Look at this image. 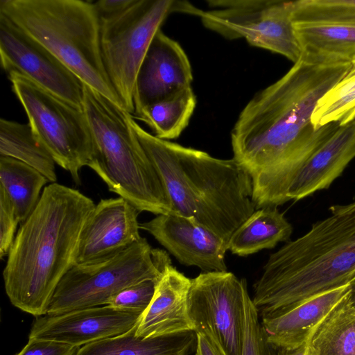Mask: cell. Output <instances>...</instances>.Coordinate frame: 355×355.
Segmentation results:
<instances>
[{
	"mask_svg": "<svg viewBox=\"0 0 355 355\" xmlns=\"http://www.w3.org/2000/svg\"><path fill=\"white\" fill-rule=\"evenodd\" d=\"M350 64L302 54L241 112L231 131L233 158L251 178L256 209L289 201L288 190L304 164L340 127L332 123L315 129L311 116Z\"/></svg>",
	"mask_w": 355,
	"mask_h": 355,
	"instance_id": "6da1fadb",
	"label": "cell"
},
{
	"mask_svg": "<svg viewBox=\"0 0 355 355\" xmlns=\"http://www.w3.org/2000/svg\"><path fill=\"white\" fill-rule=\"evenodd\" d=\"M96 204L78 190L51 183L21 223L3 277L13 306L35 317L46 315L53 293L73 266L83 227Z\"/></svg>",
	"mask_w": 355,
	"mask_h": 355,
	"instance_id": "7a4b0ae2",
	"label": "cell"
},
{
	"mask_svg": "<svg viewBox=\"0 0 355 355\" xmlns=\"http://www.w3.org/2000/svg\"><path fill=\"white\" fill-rule=\"evenodd\" d=\"M128 120L162 179L173 212L196 220L228 242L256 210L248 173L234 158H216L159 139L130 114Z\"/></svg>",
	"mask_w": 355,
	"mask_h": 355,
	"instance_id": "3957f363",
	"label": "cell"
},
{
	"mask_svg": "<svg viewBox=\"0 0 355 355\" xmlns=\"http://www.w3.org/2000/svg\"><path fill=\"white\" fill-rule=\"evenodd\" d=\"M330 211L269 256L253 286L252 300L261 316L355 283V202Z\"/></svg>",
	"mask_w": 355,
	"mask_h": 355,
	"instance_id": "277c9868",
	"label": "cell"
},
{
	"mask_svg": "<svg viewBox=\"0 0 355 355\" xmlns=\"http://www.w3.org/2000/svg\"><path fill=\"white\" fill-rule=\"evenodd\" d=\"M83 92L93 144L87 166L139 212H173L162 179L130 124V113L85 84Z\"/></svg>",
	"mask_w": 355,
	"mask_h": 355,
	"instance_id": "5b68a950",
	"label": "cell"
},
{
	"mask_svg": "<svg viewBox=\"0 0 355 355\" xmlns=\"http://www.w3.org/2000/svg\"><path fill=\"white\" fill-rule=\"evenodd\" d=\"M0 14L51 52L83 84L124 109L103 65L100 21L93 2L0 0Z\"/></svg>",
	"mask_w": 355,
	"mask_h": 355,
	"instance_id": "8992f818",
	"label": "cell"
},
{
	"mask_svg": "<svg viewBox=\"0 0 355 355\" xmlns=\"http://www.w3.org/2000/svg\"><path fill=\"white\" fill-rule=\"evenodd\" d=\"M171 262L165 251L152 248L141 237L105 260L73 265L59 282L46 314L60 315L107 305L124 288L143 280L159 279Z\"/></svg>",
	"mask_w": 355,
	"mask_h": 355,
	"instance_id": "52a82bcc",
	"label": "cell"
},
{
	"mask_svg": "<svg viewBox=\"0 0 355 355\" xmlns=\"http://www.w3.org/2000/svg\"><path fill=\"white\" fill-rule=\"evenodd\" d=\"M195 6L177 0H134L122 12L100 18L101 52L108 78L123 107L133 114L136 76L152 40L175 12L193 15Z\"/></svg>",
	"mask_w": 355,
	"mask_h": 355,
	"instance_id": "ba28073f",
	"label": "cell"
},
{
	"mask_svg": "<svg viewBox=\"0 0 355 355\" xmlns=\"http://www.w3.org/2000/svg\"><path fill=\"white\" fill-rule=\"evenodd\" d=\"M8 78L39 141L55 163L80 184V170L87 166L93 153L92 135L83 110L19 73H10Z\"/></svg>",
	"mask_w": 355,
	"mask_h": 355,
	"instance_id": "9c48e42d",
	"label": "cell"
},
{
	"mask_svg": "<svg viewBox=\"0 0 355 355\" xmlns=\"http://www.w3.org/2000/svg\"><path fill=\"white\" fill-rule=\"evenodd\" d=\"M207 3L208 9L198 8L196 15L207 28L228 40L243 38L293 63L301 58L293 1L208 0Z\"/></svg>",
	"mask_w": 355,
	"mask_h": 355,
	"instance_id": "30bf717a",
	"label": "cell"
},
{
	"mask_svg": "<svg viewBox=\"0 0 355 355\" xmlns=\"http://www.w3.org/2000/svg\"><path fill=\"white\" fill-rule=\"evenodd\" d=\"M244 279L230 272H201L191 279L188 311L196 334L210 338L225 355H242Z\"/></svg>",
	"mask_w": 355,
	"mask_h": 355,
	"instance_id": "8fae6325",
	"label": "cell"
},
{
	"mask_svg": "<svg viewBox=\"0 0 355 355\" xmlns=\"http://www.w3.org/2000/svg\"><path fill=\"white\" fill-rule=\"evenodd\" d=\"M0 59L7 75L19 73L83 110V82L46 49L1 14Z\"/></svg>",
	"mask_w": 355,
	"mask_h": 355,
	"instance_id": "7c38bea8",
	"label": "cell"
},
{
	"mask_svg": "<svg viewBox=\"0 0 355 355\" xmlns=\"http://www.w3.org/2000/svg\"><path fill=\"white\" fill-rule=\"evenodd\" d=\"M181 264L225 272L227 242L196 220L171 212L139 223Z\"/></svg>",
	"mask_w": 355,
	"mask_h": 355,
	"instance_id": "4fadbf2b",
	"label": "cell"
},
{
	"mask_svg": "<svg viewBox=\"0 0 355 355\" xmlns=\"http://www.w3.org/2000/svg\"><path fill=\"white\" fill-rule=\"evenodd\" d=\"M139 213L121 197L101 199L83 227L73 265L105 260L141 239Z\"/></svg>",
	"mask_w": 355,
	"mask_h": 355,
	"instance_id": "5bb4252c",
	"label": "cell"
},
{
	"mask_svg": "<svg viewBox=\"0 0 355 355\" xmlns=\"http://www.w3.org/2000/svg\"><path fill=\"white\" fill-rule=\"evenodd\" d=\"M142 313L104 305L60 315L36 317L28 340H51L72 346L124 334L135 327Z\"/></svg>",
	"mask_w": 355,
	"mask_h": 355,
	"instance_id": "9a60e30c",
	"label": "cell"
},
{
	"mask_svg": "<svg viewBox=\"0 0 355 355\" xmlns=\"http://www.w3.org/2000/svg\"><path fill=\"white\" fill-rule=\"evenodd\" d=\"M192 81L191 66L184 49L159 29L136 76L132 116L147 105L192 87Z\"/></svg>",
	"mask_w": 355,
	"mask_h": 355,
	"instance_id": "2e32d148",
	"label": "cell"
},
{
	"mask_svg": "<svg viewBox=\"0 0 355 355\" xmlns=\"http://www.w3.org/2000/svg\"><path fill=\"white\" fill-rule=\"evenodd\" d=\"M191 279L169 263L157 282L153 297L135 326V336L151 338L194 331L188 311Z\"/></svg>",
	"mask_w": 355,
	"mask_h": 355,
	"instance_id": "e0dca14e",
	"label": "cell"
},
{
	"mask_svg": "<svg viewBox=\"0 0 355 355\" xmlns=\"http://www.w3.org/2000/svg\"><path fill=\"white\" fill-rule=\"evenodd\" d=\"M354 284H347L314 296L287 310L261 315V324L268 340L282 350L299 348L312 329L348 293Z\"/></svg>",
	"mask_w": 355,
	"mask_h": 355,
	"instance_id": "ac0fdd59",
	"label": "cell"
},
{
	"mask_svg": "<svg viewBox=\"0 0 355 355\" xmlns=\"http://www.w3.org/2000/svg\"><path fill=\"white\" fill-rule=\"evenodd\" d=\"M355 157V121L339 128L310 157L293 182L289 200L327 189Z\"/></svg>",
	"mask_w": 355,
	"mask_h": 355,
	"instance_id": "d6986e66",
	"label": "cell"
},
{
	"mask_svg": "<svg viewBox=\"0 0 355 355\" xmlns=\"http://www.w3.org/2000/svg\"><path fill=\"white\" fill-rule=\"evenodd\" d=\"M130 331L97 340L79 348L75 355H190L196 348L194 331L151 338L135 336Z\"/></svg>",
	"mask_w": 355,
	"mask_h": 355,
	"instance_id": "ffe728a7",
	"label": "cell"
},
{
	"mask_svg": "<svg viewBox=\"0 0 355 355\" xmlns=\"http://www.w3.org/2000/svg\"><path fill=\"white\" fill-rule=\"evenodd\" d=\"M354 290L312 329L304 345L306 355H355Z\"/></svg>",
	"mask_w": 355,
	"mask_h": 355,
	"instance_id": "44dd1931",
	"label": "cell"
},
{
	"mask_svg": "<svg viewBox=\"0 0 355 355\" xmlns=\"http://www.w3.org/2000/svg\"><path fill=\"white\" fill-rule=\"evenodd\" d=\"M292 232V225L277 207L257 209L232 234L228 250L240 257L249 256L287 241Z\"/></svg>",
	"mask_w": 355,
	"mask_h": 355,
	"instance_id": "7402d4cb",
	"label": "cell"
},
{
	"mask_svg": "<svg viewBox=\"0 0 355 355\" xmlns=\"http://www.w3.org/2000/svg\"><path fill=\"white\" fill-rule=\"evenodd\" d=\"M302 54L333 62L355 58V26L321 23L294 24Z\"/></svg>",
	"mask_w": 355,
	"mask_h": 355,
	"instance_id": "603a6c76",
	"label": "cell"
},
{
	"mask_svg": "<svg viewBox=\"0 0 355 355\" xmlns=\"http://www.w3.org/2000/svg\"><path fill=\"white\" fill-rule=\"evenodd\" d=\"M49 182L33 167L16 159L0 156V188L11 200L20 224L33 212Z\"/></svg>",
	"mask_w": 355,
	"mask_h": 355,
	"instance_id": "cb8c5ba5",
	"label": "cell"
},
{
	"mask_svg": "<svg viewBox=\"0 0 355 355\" xmlns=\"http://www.w3.org/2000/svg\"><path fill=\"white\" fill-rule=\"evenodd\" d=\"M0 156L12 157L33 167L51 183L57 181L56 163L29 123L0 119Z\"/></svg>",
	"mask_w": 355,
	"mask_h": 355,
	"instance_id": "d4e9b609",
	"label": "cell"
},
{
	"mask_svg": "<svg viewBox=\"0 0 355 355\" xmlns=\"http://www.w3.org/2000/svg\"><path fill=\"white\" fill-rule=\"evenodd\" d=\"M192 87L144 107L134 119L144 121L159 139H177L187 127L196 106Z\"/></svg>",
	"mask_w": 355,
	"mask_h": 355,
	"instance_id": "484cf974",
	"label": "cell"
},
{
	"mask_svg": "<svg viewBox=\"0 0 355 355\" xmlns=\"http://www.w3.org/2000/svg\"><path fill=\"white\" fill-rule=\"evenodd\" d=\"M355 121V58L340 80L318 101L311 116L315 129L329 123L340 126Z\"/></svg>",
	"mask_w": 355,
	"mask_h": 355,
	"instance_id": "4316f807",
	"label": "cell"
},
{
	"mask_svg": "<svg viewBox=\"0 0 355 355\" xmlns=\"http://www.w3.org/2000/svg\"><path fill=\"white\" fill-rule=\"evenodd\" d=\"M293 20L355 26V0L293 1Z\"/></svg>",
	"mask_w": 355,
	"mask_h": 355,
	"instance_id": "83f0119b",
	"label": "cell"
},
{
	"mask_svg": "<svg viewBox=\"0 0 355 355\" xmlns=\"http://www.w3.org/2000/svg\"><path fill=\"white\" fill-rule=\"evenodd\" d=\"M245 329L242 355H283L279 348L272 344L259 319V312L248 291L244 295Z\"/></svg>",
	"mask_w": 355,
	"mask_h": 355,
	"instance_id": "f1b7e54d",
	"label": "cell"
},
{
	"mask_svg": "<svg viewBox=\"0 0 355 355\" xmlns=\"http://www.w3.org/2000/svg\"><path fill=\"white\" fill-rule=\"evenodd\" d=\"M159 279L143 280L124 288L113 296L107 305L125 311L143 313L153 297Z\"/></svg>",
	"mask_w": 355,
	"mask_h": 355,
	"instance_id": "f546056e",
	"label": "cell"
},
{
	"mask_svg": "<svg viewBox=\"0 0 355 355\" xmlns=\"http://www.w3.org/2000/svg\"><path fill=\"white\" fill-rule=\"evenodd\" d=\"M19 223L15 207L6 193L0 188V257L8 255L15 238Z\"/></svg>",
	"mask_w": 355,
	"mask_h": 355,
	"instance_id": "4dcf8cb0",
	"label": "cell"
},
{
	"mask_svg": "<svg viewBox=\"0 0 355 355\" xmlns=\"http://www.w3.org/2000/svg\"><path fill=\"white\" fill-rule=\"evenodd\" d=\"M78 349V347L55 341L28 340L15 355H75Z\"/></svg>",
	"mask_w": 355,
	"mask_h": 355,
	"instance_id": "1f68e13d",
	"label": "cell"
},
{
	"mask_svg": "<svg viewBox=\"0 0 355 355\" xmlns=\"http://www.w3.org/2000/svg\"><path fill=\"white\" fill-rule=\"evenodd\" d=\"M134 0H98L93 2L98 18L114 16L130 6Z\"/></svg>",
	"mask_w": 355,
	"mask_h": 355,
	"instance_id": "d6a6232c",
	"label": "cell"
},
{
	"mask_svg": "<svg viewBox=\"0 0 355 355\" xmlns=\"http://www.w3.org/2000/svg\"><path fill=\"white\" fill-rule=\"evenodd\" d=\"M196 355H225L218 347L206 336L196 334Z\"/></svg>",
	"mask_w": 355,
	"mask_h": 355,
	"instance_id": "836d02e7",
	"label": "cell"
},
{
	"mask_svg": "<svg viewBox=\"0 0 355 355\" xmlns=\"http://www.w3.org/2000/svg\"><path fill=\"white\" fill-rule=\"evenodd\" d=\"M283 355H306L304 351V345L291 350H282Z\"/></svg>",
	"mask_w": 355,
	"mask_h": 355,
	"instance_id": "e575fe53",
	"label": "cell"
},
{
	"mask_svg": "<svg viewBox=\"0 0 355 355\" xmlns=\"http://www.w3.org/2000/svg\"><path fill=\"white\" fill-rule=\"evenodd\" d=\"M353 300L355 302V290L354 291L353 295H352Z\"/></svg>",
	"mask_w": 355,
	"mask_h": 355,
	"instance_id": "d590c367",
	"label": "cell"
}]
</instances>
